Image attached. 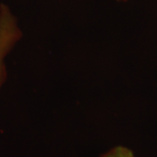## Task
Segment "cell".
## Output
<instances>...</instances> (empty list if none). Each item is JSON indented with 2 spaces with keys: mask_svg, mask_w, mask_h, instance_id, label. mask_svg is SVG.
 <instances>
[{
  "mask_svg": "<svg viewBox=\"0 0 157 157\" xmlns=\"http://www.w3.org/2000/svg\"><path fill=\"white\" fill-rule=\"evenodd\" d=\"M16 17L5 4L0 5V89L7 78L6 58L22 39Z\"/></svg>",
  "mask_w": 157,
  "mask_h": 157,
  "instance_id": "6da1fadb",
  "label": "cell"
},
{
  "mask_svg": "<svg viewBox=\"0 0 157 157\" xmlns=\"http://www.w3.org/2000/svg\"><path fill=\"white\" fill-rule=\"evenodd\" d=\"M99 157H135L132 149L122 145H117L101 155Z\"/></svg>",
  "mask_w": 157,
  "mask_h": 157,
  "instance_id": "7a4b0ae2",
  "label": "cell"
},
{
  "mask_svg": "<svg viewBox=\"0 0 157 157\" xmlns=\"http://www.w3.org/2000/svg\"><path fill=\"white\" fill-rule=\"evenodd\" d=\"M120 1H126V0H120Z\"/></svg>",
  "mask_w": 157,
  "mask_h": 157,
  "instance_id": "3957f363",
  "label": "cell"
}]
</instances>
